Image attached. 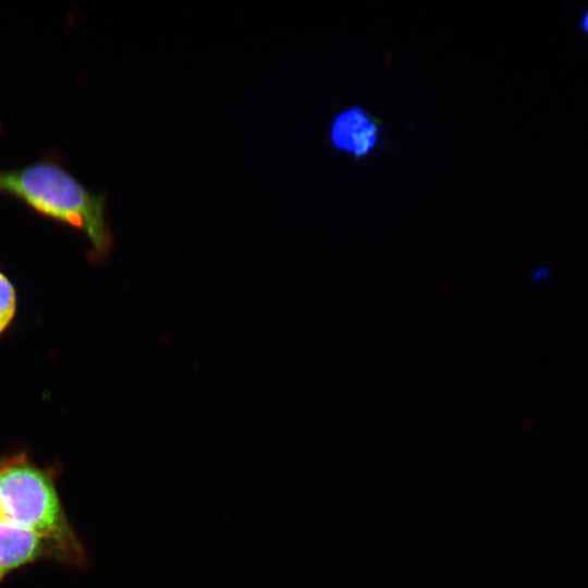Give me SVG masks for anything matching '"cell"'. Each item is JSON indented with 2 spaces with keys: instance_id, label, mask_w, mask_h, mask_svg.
<instances>
[{
  "instance_id": "obj_1",
  "label": "cell",
  "mask_w": 588,
  "mask_h": 588,
  "mask_svg": "<svg viewBox=\"0 0 588 588\" xmlns=\"http://www.w3.org/2000/svg\"><path fill=\"white\" fill-rule=\"evenodd\" d=\"M58 469L25 450L0 457V583L39 561L85 568L87 550L57 487Z\"/></svg>"
},
{
  "instance_id": "obj_2",
  "label": "cell",
  "mask_w": 588,
  "mask_h": 588,
  "mask_svg": "<svg viewBox=\"0 0 588 588\" xmlns=\"http://www.w3.org/2000/svg\"><path fill=\"white\" fill-rule=\"evenodd\" d=\"M0 194L15 198L38 216L79 231L90 245V262L105 261L113 247L107 220L108 197L88 189L49 152L33 163L0 169Z\"/></svg>"
},
{
  "instance_id": "obj_3",
  "label": "cell",
  "mask_w": 588,
  "mask_h": 588,
  "mask_svg": "<svg viewBox=\"0 0 588 588\" xmlns=\"http://www.w3.org/2000/svg\"><path fill=\"white\" fill-rule=\"evenodd\" d=\"M328 138L333 149L358 159L369 156L379 147L382 130L366 109L351 106L333 118Z\"/></svg>"
},
{
  "instance_id": "obj_4",
  "label": "cell",
  "mask_w": 588,
  "mask_h": 588,
  "mask_svg": "<svg viewBox=\"0 0 588 588\" xmlns=\"http://www.w3.org/2000/svg\"><path fill=\"white\" fill-rule=\"evenodd\" d=\"M17 315L16 289L0 268V339L9 331Z\"/></svg>"
},
{
  "instance_id": "obj_5",
  "label": "cell",
  "mask_w": 588,
  "mask_h": 588,
  "mask_svg": "<svg viewBox=\"0 0 588 588\" xmlns=\"http://www.w3.org/2000/svg\"><path fill=\"white\" fill-rule=\"evenodd\" d=\"M579 27L583 33L588 35V9L584 12L579 21Z\"/></svg>"
}]
</instances>
